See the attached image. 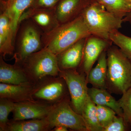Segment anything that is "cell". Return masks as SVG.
Wrapping results in <instances>:
<instances>
[{
	"instance_id": "6da1fadb",
	"label": "cell",
	"mask_w": 131,
	"mask_h": 131,
	"mask_svg": "<svg viewBox=\"0 0 131 131\" xmlns=\"http://www.w3.org/2000/svg\"><path fill=\"white\" fill-rule=\"evenodd\" d=\"M91 35L82 15L61 24L50 32L43 33V47L56 55L60 54L82 39Z\"/></svg>"
},
{
	"instance_id": "7a4b0ae2",
	"label": "cell",
	"mask_w": 131,
	"mask_h": 131,
	"mask_svg": "<svg viewBox=\"0 0 131 131\" xmlns=\"http://www.w3.org/2000/svg\"><path fill=\"white\" fill-rule=\"evenodd\" d=\"M106 89L122 94L131 88V60L117 46L107 50Z\"/></svg>"
},
{
	"instance_id": "3957f363",
	"label": "cell",
	"mask_w": 131,
	"mask_h": 131,
	"mask_svg": "<svg viewBox=\"0 0 131 131\" xmlns=\"http://www.w3.org/2000/svg\"><path fill=\"white\" fill-rule=\"evenodd\" d=\"M91 35L106 39H109L110 33L122 27L123 19L108 12L95 0L82 14Z\"/></svg>"
},
{
	"instance_id": "277c9868",
	"label": "cell",
	"mask_w": 131,
	"mask_h": 131,
	"mask_svg": "<svg viewBox=\"0 0 131 131\" xmlns=\"http://www.w3.org/2000/svg\"><path fill=\"white\" fill-rule=\"evenodd\" d=\"M19 64L24 71L29 81L36 83L49 76H59V67L57 55L45 47L26 57Z\"/></svg>"
},
{
	"instance_id": "5b68a950",
	"label": "cell",
	"mask_w": 131,
	"mask_h": 131,
	"mask_svg": "<svg viewBox=\"0 0 131 131\" xmlns=\"http://www.w3.org/2000/svg\"><path fill=\"white\" fill-rule=\"evenodd\" d=\"M42 34V31L30 19L24 20L20 23L15 39L13 56L15 62H21L29 55L43 48Z\"/></svg>"
},
{
	"instance_id": "8992f818",
	"label": "cell",
	"mask_w": 131,
	"mask_h": 131,
	"mask_svg": "<svg viewBox=\"0 0 131 131\" xmlns=\"http://www.w3.org/2000/svg\"><path fill=\"white\" fill-rule=\"evenodd\" d=\"M69 95L63 78L59 76H49L34 84L32 96L35 100L54 105L69 97Z\"/></svg>"
},
{
	"instance_id": "52a82bcc",
	"label": "cell",
	"mask_w": 131,
	"mask_h": 131,
	"mask_svg": "<svg viewBox=\"0 0 131 131\" xmlns=\"http://www.w3.org/2000/svg\"><path fill=\"white\" fill-rule=\"evenodd\" d=\"M59 76L63 78L68 87L71 106L74 110L82 114L88 96L86 76L77 69L60 70Z\"/></svg>"
},
{
	"instance_id": "ba28073f",
	"label": "cell",
	"mask_w": 131,
	"mask_h": 131,
	"mask_svg": "<svg viewBox=\"0 0 131 131\" xmlns=\"http://www.w3.org/2000/svg\"><path fill=\"white\" fill-rule=\"evenodd\" d=\"M46 118L51 131L61 125L73 130L88 131L82 116L73 109L69 97L54 105Z\"/></svg>"
},
{
	"instance_id": "9c48e42d",
	"label": "cell",
	"mask_w": 131,
	"mask_h": 131,
	"mask_svg": "<svg viewBox=\"0 0 131 131\" xmlns=\"http://www.w3.org/2000/svg\"><path fill=\"white\" fill-rule=\"evenodd\" d=\"M110 40H106L91 35L86 39L83 57L79 68L85 73L87 79L94 64L103 52L107 51L113 44ZM88 81V80H87Z\"/></svg>"
},
{
	"instance_id": "30bf717a",
	"label": "cell",
	"mask_w": 131,
	"mask_h": 131,
	"mask_svg": "<svg viewBox=\"0 0 131 131\" xmlns=\"http://www.w3.org/2000/svg\"><path fill=\"white\" fill-rule=\"evenodd\" d=\"M54 105L36 100L15 103L12 112V120L19 121L47 118Z\"/></svg>"
},
{
	"instance_id": "8fae6325",
	"label": "cell",
	"mask_w": 131,
	"mask_h": 131,
	"mask_svg": "<svg viewBox=\"0 0 131 131\" xmlns=\"http://www.w3.org/2000/svg\"><path fill=\"white\" fill-rule=\"evenodd\" d=\"M30 19L43 34L50 32L60 25L56 13V8L27 9L21 15L19 24L22 20Z\"/></svg>"
},
{
	"instance_id": "7c38bea8",
	"label": "cell",
	"mask_w": 131,
	"mask_h": 131,
	"mask_svg": "<svg viewBox=\"0 0 131 131\" xmlns=\"http://www.w3.org/2000/svg\"><path fill=\"white\" fill-rule=\"evenodd\" d=\"M93 0H60L56 8L60 25L67 23L82 15Z\"/></svg>"
},
{
	"instance_id": "4fadbf2b",
	"label": "cell",
	"mask_w": 131,
	"mask_h": 131,
	"mask_svg": "<svg viewBox=\"0 0 131 131\" xmlns=\"http://www.w3.org/2000/svg\"><path fill=\"white\" fill-rule=\"evenodd\" d=\"M86 38L82 39L57 55L60 70L77 69L81 63Z\"/></svg>"
},
{
	"instance_id": "5bb4252c",
	"label": "cell",
	"mask_w": 131,
	"mask_h": 131,
	"mask_svg": "<svg viewBox=\"0 0 131 131\" xmlns=\"http://www.w3.org/2000/svg\"><path fill=\"white\" fill-rule=\"evenodd\" d=\"M34 84L31 82L19 84L0 83V98H6L15 103L35 100L32 94Z\"/></svg>"
},
{
	"instance_id": "9a60e30c",
	"label": "cell",
	"mask_w": 131,
	"mask_h": 131,
	"mask_svg": "<svg viewBox=\"0 0 131 131\" xmlns=\"http://www.w3.org/2000/svg\"><path fill=\"white\" fill-rule=\"evenodd\" d=\"M15 39L9 17L6 11H2L0 15V53L4 58L7 55H14Z\"/></svg>"
},
{
	"instance_id": "2e32d148",
	"label": "cell",
	"mask_w": 131,
	"mask_h": 131,
	"mask_svg": "<svg viewBox=\"0 0 131 131\" xmlns=\"http://www.w3.org/2000/svg\"><path fill=\"white\" fill-rule=\"evenodd\" d=\"M0 56V82L2 83L19 84L31 82L21 67L18 64H9Z\"/></svg>"
},
{
	"instance_id": "e0dca14e",
	"label": "cell",
	"mask_w": 131,
	"mask_h": 131,
	"mask_svg": "<svg viewBox=\"0 0 131 131\" xmlns=\"http://www.w3.org/2000/svg\"><path fill=\"white\" fill-rule=\"evenodd\" d=\"M97 64L90 71L87 80L93 87L106 89L107 64L106 51L103 52L98 58Z\"/></svg>"
},
{
	"instance_id": "ac0fdd59",
	"label": "cell",
	"mask_w": 131,
	"mask_h": 131,
	"mask_svg": "<svg viewBox=\"0 0 131 131\" xmlns=\"http://www.w3.org/2000/svg\"><path fill=\"white\" fill-rule=\"evenodd\" d=\"M47 118L14 121L9 120L5 131H51Z\"/></svg>"
},
{
	"instance_id": "d6986e66",
	"label": "cell",
	"mask_w": 131,
	"mask_h": 131,
	"mask_svg": "<svg viewBox=\"0 0 131 131\" xmlns=\"http://www.w3.org/2000/svg\"><path fill=\"white\" fill-rule=\"evenodd\" d=\"M88 95L91 100L96 105L108 107L119 116L123 117V110L118 101L106 89L93 88L88 89Z\"/></svg>"
},
{
	"instance_id": "ffe728a7",
	"label": "cell",
	"mask_w": 131,
	"mask_h": 131,
	"mask_svg": "<svg viewBox=\"0 0 131 131\" xmlns=\"http://www.w3.org/2000/svg\"><path fill=\"white\" fill-rule=\"evenodd\" d=\"M34 1V0H14L9 7L3 10L6 12L11 20L15 38L16 36L19 21L21 15L30 6Z\"/></svg>"
},
{
	"instance_id": "44dd1931",
	"label": "cell",
	"mask_w": 131,
	"mask_h": 131,
	"mask_svg": "<svg viewBox=\"0 0 131 131\" xmlns=\"http://www.w3.org/2000/svg\"><path fill=\"white\" fill-rule=\"evenodd\" d=\"M81 115L88 131H103L99 123L96 104L91 100L88 95Z\"/></svg>"
},
{
	"instance_id": "7402d4cb",
	"label": "cell",
	"mask_w": 131,
	"mask_h": 131,
	"mask_svg": "<svg viewBox=\"0 0 131 131\" xmlns=\"http://www.w3.org/2000/svg\"><path fill=\"white\" fill-rule=\"evenodd\" d=\"M108 12L124 18L131 9V0H95Z\"/></svg>"
},
{
	"instance_id": "603a6c76",
	"label": "cell",
	"mask_w": 131,
	"mask_h": 131,
	"mask_svg": "<svg viewBox=\"0 0 131 131\" xmlns=\"http://www.w3.org/2000/svg\"><path fill=\"white\" fill-rule=\"evenodd\" d=\"M109 39L119 47L127 57L131 59V38L124 35L118 30L112 32Z\"/></svg>"
},
{
	"instance_id": "cb8c5ba5",
	"label": "cell",
	"mask_w": 131,
	"mask_h": 131,
	"mask_svg": "<svg viewBox=\"0 0 131 131\" xmlns=\"http://www.w3.org/2000/svg\"><path fill=\"white\" fill-rule=\"evenodd\" d=\"M15 104L6 98H0V131H5L9 121L8 115L14 109Z\"/></svg>"
},
{
	"instance_id": "d4e9b609",
	"label": "cell",
	"mask_w": 131,
	"mask_h": 131,
	"mask_svg": "<svg viewBox=\"0 0 131 131\" xmlns=\"http://www.w3.org/2000/svg\"><path fill=\"white\" fill-rule=\"evenodd\" d=\"M122 95L118 101L123 110L124 121L127 125L131 128V88Z\"/></svg>"
},
{
	"instance_id": "484cf974",
	"label": "cell",
	"mask_w": 131,
	"mask_h": 131,
	"mask_svg": "<svg viewBox=\"0 0 131 131\" xmlns=\"http://www.w3.org/2000/svg\"><path fill=\"white\" fill-rule=\"evenodd\" d=\"M96 106L98 121L104 129L113 120L116 116V113L108 107L98 105Z\"/></svg>"
},
{
	"instance_id": "4316f807",
	"label": "cell",
	"mask_w": 131,
	"mask_h": 131,
	"mask_svg": "<svg viewBox=\"0 0 131 131\" xmlns=\"http://www.w3.org/2000/svg\"><path fill=\"white\" fill-rule=\"evenodd\" d=\"M130 127L127 125L123 117L116 116L110 124L103 129V131H125Z\"/></svg>"
},
{
	"instance_id": "83f0119b",
	"label": "cell",
	"mask_w": 131,
	"mask_h": 131,
	"mask_svg": "<svg viewBox=\"0 0 131 131\" xmlns=\"http://www.w3.org/2000/svg\"><path fill=\"white\" fill-rule=\"evenodd\" d=\"M60 1V0H34L30 6L27 9L55 8Z\"/></svg>"
},
{
	"instance_id": "f1b7e54d",
	"label": "cell",
	"mask_w": 131,
	"mask_h": 131,
	"mask_svg": "<svg viewBox=\"0 0 131 131\" xmlns=\"http://www.w3.org/2000/svg\"><path fill=\"white\" fill-rule=\"evenodd\" d=\"M123 22H128L131 25V9L123 19Z\"/></svg>"
},
{
	"instance_id": "f546056e",
	"label": "cell",
	"mask_w": 131,
	"mask_h": 131,
	"mask_svg": "<svg viewBox=\"0 0 131 131\" xmlns=\"http://www.w3.org/2000/svg\"><path fill=\"white\" fill-rule=\"evenodd\" d=\"M51 131H67L68 128L63 126H57L55 127Z\"/></svg>"
},
{
	"instance_id": "4dcf8cb0",
	"label": "cell",
	"mask_w": 131,
	"mask_h": 131,
	"mask_svg": "<svg viewBox=\"0 0 131 131\" xmlns=\"http://www.w3.org/2000/svg\"><path fill=\"white\" fill-rule=\"evenodd\" d=\"M14 1V0H8L7 2L6 3L5 5H3V7L2 9V11L5 10V9L9 7V6L12 5V3Z\"/></svg>"
},
{
	"instance_id": "1f68e13d",
	"label": "cell",
	"mask_w": 131,
	"mask_h": 131,
	"mask_svg": "<svg viewBox=\"0 0 131 131\" xmlns=\"http://www.w3.org/2000/svg\"><path fill=\"white\" fill-rule=\"evenodd\" d=\"M2 2L3 3V5H4L7 2L8 0H2Z\"/></svg>"
},
{
	"instance_id": "d6a6232c",
	"label": "cell",
	"mask_w": 131,
	"mask_h": 131,
	"mask_svg": "<svg viewBox=\"0 0 131 131\" xmlns=\"http://www.w3.org/2000/svg\"></svg>"
}]
</instances>
